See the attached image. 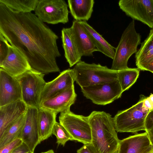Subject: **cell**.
I'll return each mask as SVG.
<instances>
[{"label":"cell","mask_w":153,"mask_h":153,"mask_svg":"<svg viewBox=\"0 0 153 153\" xmlns=\"http://www.w3.org/2000/svg\"><path fill=\"white\" fill-rule=\"evenodd\" d=\"M146 71H149L153 73V60L148 65Z\"/></svg>","instance_id":"cell-33"},{"label":"cell","mask_w":153,"mask_h":153,"mask_svg":"<svg viewBox=\"0 0 153 153\" xmlns=\"http://www.w3.org/2000/svg\"><path fill=\"white\" fill-rule=\"evenodd\" d=\"M41 153H55L53 150L52 149H50L47 151L42 152Z\"/></svg>","instance_id":"cell-34"},{"label":"cell","mask_w":153,"mask_h":153,"mask_svg":"<svg viewBox=\"0 0 153 153\" xmlns=\"http://www.w3.org/2000/svg\"><path fill=\"white\" fill-rule=\"evenodd\" d=\"M34 11L43 22L65 24L69 21L68 5L64 0H39Z\"/></svg>","instance_id":"cell-8"},{"label":"cell","mask_w":153,"mask_h":153,"mask_svg":"<svg viewBox=\"0 0 153 153\" xmlns=\"http://www.w3.org/2000/svg\"><path fill=\"white\" fill-rule=\"evenodd\" d=\"M59 121L70 134L71 140L84 144L91 143V129L88 116L76 114L69 111L61 113Z\"/></svg>","instance_id":"cell-7"},{"label":"cell","mask_w":153,"mask_h":153,"mask_svg":"<svg viewBox=\"0 0 153 153\" xmlns=\"http://www.w3.org/2000/svg\"><path fill=\"white\" fill-rule=\"evenodd\" d=\"M146 96L141 95L139 101L126 109L119 111L113 118L117 132L137 134L145 131L146 118L152 110L145 101Z\"/></svg>","instance_id":"cell-3"},{"label":"cell","mask_w":153,"mask_h":153,"mask_svg":"<svg viewBox=\"0 0 153 153\" xmlns=\"http://www.w3.org/2000/svg\"><path fill=\"white\" fill-rule=\"evenodd\" d=\"M0 33L33 70L45 75L60 71L58 36L35 14L17 12L0 3Z\"/></svg>","instance_id":"cell-1"},{"label":"cell","mask_w":153,"mask_h":153,"mask_svg":"<svg viewBox=\"0 0 153 153\" xmlns=\"http://www.w3.org/2000/svg\"><path fill=\"white\" fill-rule=\"evenodd\" d=\"M70 28L74 41L82 57L92 56L94 52L98 51L79 21L74 19Z\"/></svg>","instance_id":"cell-17"},{"label":"cell","mask_w":153,"mask_h":153,"mask_svg":"<svg viewBox=\"0 0 153 153\" xmlns=\"http://www.w3.org/2000/svg\"><path fill=\"white\" fill-rule=\"evenodd\" d=\"M72 71L74 81L81 88L117 79V71L99 64H88L81 60Z\"/></svg>","instance_id":"cell-4"},{"label":"cell","mask_w":153,"mask_h":153,"mask_svg":"<svg viewBox=\"0 0 153 153\" xmlns=\"http://www.w3.org/2000/svg\"><path fill=\"white\" fill-rule=\"evenodd\" d=\"M39 0H0L1 3L19 13H30L34 11Z\"/></svg>","instance_id":"cell-26"},{"label":"cell","mask_w":153,"mask_h":153,"mask_svg":"<svg viewBox=\"0 0 153 153\" xmlns=\"http://www.w3.org/2000/svg\"><path fill=\"white\" fill-rule=\"evenodd\" d=\"M7 55L0 65L2 68L16 78L32 69L28 60L23 54L9 43Z\"/></svg>","instance_id":"cell-13"},{"label":"cell","mask_w":153,"mask_h":153,"mask_svg":"<svg viewBox=\"0 0 153 153\" xmlns=\"http://www.w3.org/2000/svg\"><path fill=\"white\" fill-rule=\"evenodd\" d=\"M145 128L151 144L153 147V109L149 112L146 116Z\"/></svg>","instance_id":"cell-28"},{"label":"cell","mask_w":153,"mask_h":153,"mask_svg":"<svg viewBox=\"0 0 153 153\" xmlns=\"http://www.w3.org/2000/svg\"><path fill=\"white\" fill-rule=\"evenodd\" d=\"M74 85L55 96L42 102L40 107L58 114L70 111V108L76 100Z\"/></svg>","instance_id":"cell-14"},{"label":"cell","mask_w":153,"mask_h":153,"mask_svg":"<svg viewBox=\"0 0 153 153\" xmlns=\"http://www.w3.org/2000/svg\"><path fill=\"white\" fill-rule=\"evenodd\" d=\"M38 108L27 107L24 126L19 137L23 142L34 153L41 142L38 125Z\"/></svg>","instance_id":"cell-11"},{"label":"cell","mask_w":153,"mask_h":153,"mask_svg":"<svg viewBox=\"0 0 153 153\" xmlns=\"http://www.w3.org/2000/svg\"><path fill=\"white\" fill-rule=\"evenodd\" d=\"M77 153H98L92 143L84 144L77 151Z\"/></svg>","instance_id":"cell-31"},{"label":"cell","mask_w":153,"mask_h":153,"mask_svg":"<svg viewBox=\"0 0 153 153\" xmlns=\"http://www.w3.org/2000/svg\"><path fill=\"white\" fill-rule=\"evenodd\" d=\"M120 8L133 20L153 29V0H120Z\"/></svg>","instance_id":"cell-10"},{"label":"cell","mask_w":153,"mask_h":153,"mask_svg":"<svg viewBox=\"0 0 153 153\" xmlns=\"http://www.w3.org/2000/svg\"><path fill=\"white\" fill-rule=\"evenodd\" d=\"M22 140L18 138L0 148V153H11L16 148L22 143Z\"/></svg>","instance_id":"cell-30"},{"label":"cell","mask_w":153,"mask_h":153,"mask_svg":"<svg viewBox=\"0 0 153 153\" xmlns=\"http://www.w3.org/2000/svg\"><path fill=\"white\" fill-rule=\"evenodd\" d=\"M141 36L135 30L132 20L123 32L118 45L115 50L111 69L119 71L128 68L127 63L132 55L137 52L140 43Z\"/></svg>","instance_id":"cell-5"},{"label":"cell","mask_w":153,"mask_h":153,"mask_svg":"<svg viewBox=\"0 0 153 153\" xmlns=\"http://www.w3.org/2000/svg\"><path fill=\"white\" fill-rule=\"evenodd\" d=\"M152 147L145 132L120 140L117 153H144L150 149Z\"/></svg>","instance_id":"cell-18"},{"label":"cell","mask_w":153,"mask_h":153,"mask_svg":"<svg viewBox=\"0 0 153 153\" xmlns=\"http://www.w3.org/2000/svg\"><path fill=\"white\" fill-rule=\"evenodd\" d=\"M52 134L54 135L56 138V143L64 146L66 143L71 140V138L67 131L59 123L56 122L52 131Z\"/></svg>","instance_id":"cell-27"},{"label":"cell","mask_w":153,"mask_h":153,"mask_svg":"<svg viewBox=\"0 0 153 153\" xmlns=\"http://www.w3.org/2000/svg\"><path fill=\"white\" fill-rule=\"evenodd\" d=\"M144 153H153V147L152 146L150 149Z\"/></svg>","instance_id":"cell-35"},{"label":"cell","mask_w":153,"mask_h":153,"mask_svg":"<svg viewBox=\"0 0 153 153\" xmlns=\"http://www.w3.org/2000/svg\"><path fill=\"white\" fill-rule=\"evenodd\" d=\"M74 81L72 69L62 71L55 79L46 83L41 94V103L74 85Z\"/></svg>","instance_id":"cell-16"},{"label":"cell","mask_w":153,"mask_h":153,"mask_svg":"<svg viewBox=\"0 0 153 153\" xmlns=\"http://www.w3.org/2000/svg\"><path fill=\"white\" fill-rule=\"evenodd\" d=\"M44 75L32 69L17 78L21 88L22 100L27 107L40 108L41 95L46 83Z\"/></svg>","instance_id":"cell-6"},{"label":"cell","mask_w":153,"mask_h":153,"mask_svg":"<svg viewBox=\"0 0 153 153\" xmlns=\"http://www.w3.org/2000/svg\"><path fill=\"white\" fill-rule=\"evenodd\" d=\"M11 153H34L31 151L28 146L23 142L16 148Z\"/></svg>","instance_id":"cell-32"},{"label":"cell","mask_w":153,"mask_h":153,"mask_svg":"<svg viewBox=\"0 0 153 153\" xmlns=\"http://www.w3.org/2000/svg\"><path fill=\"white\" fill-rule=\"evenodd\" d=\"M68 3L70 12L75 20L86 22L91 17L94 0H68Z\"/></svg>","instance_id":"cell-20"},{"label":"cell","mask_w":153,"mask_h":153,"mask_svg":"<svg viewBox=\"0 0 153 153\" xmlns=\"http://www.w3.org/2000/svg\"><path fill=\"white\" fill-rule=\"evenodd\" d=\"M140 70L130 68L117 71V79L124 92L128 90L136 81Z\"/></svg>","instance_id":"cell-25"},{"label":"cell","mask_w":153,"mask_h":153,"mask_svg":"<svg viewBox=\"0 0 153 153\" xmlns=\"http://www.w3.org/2000/svg\"><path fill=\"white\" fill-rule=\"evenodd\" d=\"M21 100V88L18 79L0 68V107Z\"/></svg>","instance_id":"cell-12"},{"label":"cell","mask_w":153,"mask_h":153,"mask_svg":"<svg viewBox=\"0 0 153 153\" xmlns=\"http://www.w3.org/2000/svg\"><path fill=\"white\" fill-rule=\"evenodd\" d=\"M27 108L22 100L0 107V137L25 114Z\"/></svg>","instance_id":"cell-15"},{"label":"cell","mask_w":153,"mask_h":153,"mask_svg":"<svg viewBox=\"0 0 153 153\" xmlns=\"http://www.w3.org/2000/svg\"><path fill=\"white\" fill-rule=\"evenodd\" d=\"M135 57L137 68L146 71L153 60V29L150 30L148 36L142 43L140 48L136 53Z\"/></svg>","instance_id":"cell-22"},{"label":"cell","mask_w":153,"mask_h":153,"mask_svg":"<svg viewBox=\"0 0 153 153\" xmlns=\"http://www.w3.org/2000/svg\"><path fill=\"white\" fill-rule=\"evenodd\" d=\"M25 114L9 128L0 137V148L19 138L25 124Z\"/></svg>","instance_id":"cell-24"},{"label":"cell","mask_w":153,"mask_h":153,"mask_svg":"<svg viewBox=\"0 0 153 153\" xmlns=\"http://www.w3.org/2000/svg\"><path fill=\"white\" fill-rule=\"evenodd\" d=\"M57 114L45 108L38 109V125L41 142L48 139L52 135L53 127L56 122Z\"/></svg>","instance_id":"cell-21"},{"label":"cell","mask_w":153,"mask_h":153,"mask_svg":"<svg viewBox=\"0 0 153 153\" xmlns=\"http://www.w3.org/2000/svg\"><path fill=\"white\" fill-rule=\"evenodd\" d=\"M91 132V143L98 153H117L120 140L113 118L109 113L94 111L88 116Z\"/></svg>","instance_id":"cell-2"},{"label":"cell","mask_w":153,"mask_h":153,"mask_svg":"<svg viewBox=\"0 0 153 153\" xmlns=\"http://www.w3.org/2000/svg\"><path fill=\"white\" fill-rule=\"evenodd\" d=\"M79 22L89 35L98 51L113 59L114 56L116 48L109 43L86 22Z\"/></svg>","instance_id":"cell-23"},{"label":"cell","mask_w":153,"mask_h":153,"mask_svg":"<svg viewBox=\"0 0 153 153\" xmlns=\"http://www.w3.org/2000/svg\"><path fill=\"white\" fill-rule=\"evenodd\" d=\"M9 43L0 33V65L6 58L8 52Z\"/></svg>","instance_id":"cell-29"},{"label":"cell","mask_w":153,"mask_h":153,"mask_svg":"<svg viewBox=\"0 0 153 153\" xmlns=\"http://www.w3.org/2000/svg\"><path fill=\"white\" fill-rule=\"evenodd\" d=\"M86 98L96 104L105 105L120 98L123 92L117 80L81 88Z\"/></svg>","instance_id":"cell-9"},{"label":"cell","mask_w":153,"mask_h":153,"mask_svg":"<svg viewBox=\"0 0 153 153\" xmlns=\"http://www.w3.org/2000/svg\"><path fill=\"white\" fill-rule=\"evenodd\" d=\"M61 37L64 56L71 67L81 61V56L73 38L70 28H63Z\"/></svg>","instance_id":"cell-19"}]
</instances>
